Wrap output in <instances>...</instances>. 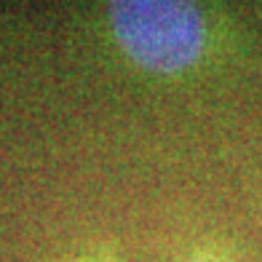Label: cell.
Here are the masks:
<instances>
[{
    "label": "cell",
    "mask_w": 262,
    "mask_h": 262,
    "mask_svg": "<svg viewBox=\"0 0 262 262\" xmlns=\"http://www.w3.org/2000/svg\"><path fill=\"white\" fill-rule=\"evenodd\" d=\"M113 38L128 62L152 75L195 70L211 49V21L195 3L123 0L107 11Z\"/></svg>",
    "instance_id": "6da1fadb"
},
{
    "label": "cell",
    "mask_w": 262,
    "mask_h": 262,
    "mask_svg": "<svg viewBox=\"0 0 262 262\" xmlns=\"http://www.w3.org/2000/svg\"><path fill=\"white\" fill-rule=\"evenodd\" d=\"M182 262H233V259L228 254H220V252H195Z\"/></svg>",
    "instance_id": "7a4b0ae2"
}]
</instances>
